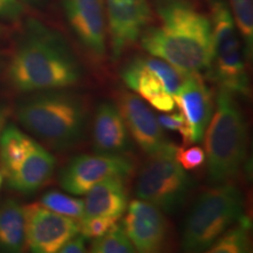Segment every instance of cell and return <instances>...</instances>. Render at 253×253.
I'll return each mask as SVG.
<instances>
[{
	"instance_id": "6da1fadb",
	"label": "cell",
	"mask_w": 253,
	"mask_h": 253,
	"mask_svg": "<svg viewBox=\"0 0 253 253\" xmlns=\"http://www.w3.org/2000/svg\"><path fill=\"white\" fill-rule=\"evenodd\" d=\"M158 25L142 32L141 46L185 73L208 72L212 62L210 18L191 0H154Z\"/></svg>"
},
{
	"instance_id": "7a4b0ae2",
	"label": "cell",
	"mask_w": 253,
	"mask_h": 253,
	"mask_svg": "<svg viewBox=\"0 0 253 253\" xmlns=\"http://www.w3.org/2000/svg\"><path fill=\"white\" fill-rule=\"evenodd\" d=\"M7 78L20 93L66 89L82 79V67L67 40L36 19L25 24L8 63Z\"/></svg>"
},
{
	"instance_id": "3957f363",
	"label": "cell",
	"mask_w": 253,
	"mask_h": 253,
	"mask_svg": "<svg viewBox=\"0 0 253 253\" xmlns=\"http://www.w3.org/2000/svg\"><path fill=\"white\" fill-rule=\"evenodd\" d=\"M28 131L56 149H67L82 140L88 108L80 95L65 89L36 91L21 100L15 110Z\"/></svg>"
},
{
	"instance_id": "277c9868",
	"label": "cell",
	"mask_w": 253,
	"mask_h": 253,
	"mask_svg": "<svg viewBox=\"0 0 253 253\" xmlns=\"http://www.w3.org/2000/svg\"><path fill=\"white\" fill-rule=\"evenodd\" d=\"M204 137L209 181L212 184L232 181L246 160L248 126L236 95L224 88L218 89L216 112Z\"/></svg>"
},
{
	"instance_id": "5b68a950",
	"label": "cell",
	"mask_w": 253,
	"mask_h": 253,
	"mask_svg": "<svg viewBox=\"0 0 253 253\" xmlns=\"http://www.w3.org/2000/svg\"><path fill=\"white\" fill-rule=\"evenodd\" d=\"M244 216V199L230 182L214 184L197 198L186 217L181 246L185 252H204Z\"/></svg>"
},
{
	"instance_id": "8992f818",
	"label": "cell",
	"mask_w": 253,
	"mask_h": 253,
	"mask_svg": "<svg viewBox=\"0 0 253 253\" xmlns=\"http://www.w3.org/2000/svg\"><path fill=\"white\" fill-rule=\"evenodd\" d=\"M55 158L46 148L8 125L0 135V173L14 191L31 195L42 188L55 169Z\"/></svg>"
},
{
	"instance_id": "52a82bcc",
	"label": "cell",
	"mask_w": 253,
	"mask_h": 253,
	"mask_svg": "<svg viewBox=\"0 0 253 253\" xmlns=\"http://www.w3.org/2000/svg\"><path fill=\"white\" fill-rule=\"evenodd\" d=\"M210 7L212 62L209 74L220 88L236 96H248L250 86L246 58L229 4L226 0H210Z\"/></svg>"
},
{
	"instance_id": "ba28073f",
	"label": "cell",
	"mask_w": 253,
	"mask_h": 253,
	"mask_svg": "<svg viewBox=\"0 0 253 253\" xmlns=\"http://www.w3.org/2000/svg\"><path fill=\"white\" fill-rule=\"evenodd\" d=\"M177 147L169 143L162 150L149 155L136 181L138 199L156 205L171 213L184 203L192 179L176 158Z\"/></svg>"
},
{
	"instance_id": "9c48e42d",
	"label": "cell",
	"mask_w": 253,
	"mask_h": 253,
	"mask_svg": "<svg viewBox=\"0 0 253 253\" xmlns=\"http://www.w3.org/2000/svg\"><path fill=\"white\" fill-rule=\"evenodd\" d=\"M66 20L78 42L95 62L107 56L106 7L103 0H61Z\"/></svg>"
},
{
	"instance_id": "30bf717a",
	"label": "cell",
	"mask_w": 253,
	"mask_h": 253,
	"mask_svg": "<svg viewBox=\"0 0 253 253\" xmlns=\"http://www.w3.org/2000/svg\"><path fill=\"white\" fill-rule=\"evenodd\" d=\"M134 162L123 155H80L61 170L59 184L71 195H86L95 184L112 176L128 177Z\"/></svg>"
},
{
	"instance_id": "8fae6325",
	"label": "cell",
	"mask_w": 253,
	"mask_h": 253,
	"mask_svg": "<svg viewBox=\"0 0 253 253\" xmlns=\"http://www.w3.org/2000/svg\"><path fill=\"white\" fill-rule=\"evenodd\" d=\"M25 236L32 252L55 253L80 233V221L56 213L41 203L24 207Z\"/></svg>"
},
{
	"instance_id": "7c38bea8",
	"label": "cell",
	"mask_w": 253,
	"mask_h": 253,
	"mask_svg": "<svg viewBox=\"0 0 253 253\" xmlns=\"http://www.w3.org/2000/svg\"><path fill=\"white\" fill-rule=\"evenodd\" d=\"M108 25L110 54L119 60L140 39L153 21L149 0H103Z\"/></svg>"
},
{
	"instance_id": "4fadbf2b",
	"label": "cell",
	"mask_w": 253,
	"mask_h": 253,
	"mask_svg": "<svg viewBox=\"0 0 253 253\" xmlns=\"http://www.w3.org/2000/svg\"><path fill=\"white\" fill-rule=\"evenodd\" d=\"M122 226L136 251L141 253L161 251L169 233L163 211L142 199H135L129 204Z\"/></svg>"
},
{
	"instance_id": "5bb4252c",
	"label": "cell",
	"mask_w": 253,
	"mask_h": 253,
	"mask_svg": "<svg viewBox=\"0 0 253 253\" xmlns=\"http://www.w3.org/2000/svg\"><path fill=\"white\" fill-rule=\"evenodd\" d=\"M129 135L145 154L153 155L166 148L168 142L157 116L142 97L130 91L119 95V107Z\"/></svg>"
},
{
	"instance_id": "9a60e30c",
	"label": "cell",
	"mask_w": 253,
	"mask_h": 253,
	"mask_svg": "<svg viewBox=\"0 0 253 253\" xmlns=\"http://www.w3.org/2000/svg\"><path fill=\"white\" fill-rule=\"evenodd\" d=\"M173 100L185 119L189 144L201 142L213 113L211 91L201 73H189L181 89L173 95Z\"/></svg>"
},
{
	"instance_id": "2e32d148",
	"label": "cell",
	"mask_w": 253,
	"mask_h": 253,
	"mask_svg": "<svg viewBox=\"0 0 253 253\" xmlns=\"http://www.w3.org/2000/svg\"><path fill=\"white\" fill-rule=\"evenodd\" d=\"M93 147L96 154L123 155L130 148V136L121 112L115 104L97 107L93 125Z\"/></svg>"
},
{
	"instance_id": "e0dca14e",
	"label": "cell",
	"mask_w": 253,
	"mask_h": 253,
	"mask_svg": "<svg viewBox=\"0 0 253 253\" xmlns=\"http://www.w3.org/2000/svg\"><path fill=\"white\" fill-rule=\"evenodd\" d=\"M121 78L126 87L160 112L170 113L176 108L173 96L164 88L154 72L144 63L143 58H135L123 67Z\"/></svg>"
},
{
	"instance_id": "ac0fdd59",
	"label": "cell",
	"mask_w": 253,
	"mask_h": 253,
	"mask_svg": "<svg viewBox=\"0 0 253 253\" xmlns=\"http://www.w3.org/2000/svg\"><path fill=\"white\" fill-rule=\"evenodd\" d=\"M126 177L112 176L95 184L86 194L82 219L96 216L119 218L128 207Z\"/></svg>"
},
{
	"instance_id": "d6986e66",
	"label": "cell",
	"mask_w": 253,
	"mask_h": 253,
	"mask_svg": "<svg viewBox=\"0 0 253 253\" xmlns=\"http://www.w3.org/2000/svg\"><path fill=\"white\" fill-rule=\"evenodd\" d=\"M25 244L24 207L15 199L8 198L0 207V249L7 252H21Z\"/></svg>"
},
{
	"instance_id": "ffe728a7",
	"label": "cell",
	"mask_w": 253,
	"mask_h": 253,
	"mask_svg": "<svg viewBox=\"0 0 253 253\" xmlns=\"http://www.w3.org/2000/svg\"><path fill=\"white\" fill-rule=\"evenodd\" d=\"M251 220L243 216L237 223L221 233L208 252L211 253H248L251 251Z\"/></svg>"
},
{
	"instance_id": "44dd1931",
	"label": "cell",
	"mask_w": 253,
	"mask_h": 253,
	"mask_svg": "<svg viewBox=\"0 0 253 253\" xmlns=\"http://www.w3.org/2000/svg\"><path fill=\"white\" fill-rule=\"evenodd\" d=\"M231 7L233 20L244 43L246 60L252 59L253 53V0H226Z\"/></svg>"
},
{
	"instance_id": "7402d4cb",
	"label": "cell",
	"mask_w": 253,
	"mask_h": 253,
	"mask_svg": "<svg viewBox=\"0 0 253 253\" xmlns=\"http://www.w3.org/2000/svg\"><path fill=\"white\" fill-rule=\"evenodd\" d=\"M90 251L94 253H132L136 250L123 226L115 223L104 235L93 239Z\"/></svg>"
},
{
	"instance_id": "603a6c76",
	"label": "cell",
	"mask_w": 253,
	"mask_h": 253,
	"mask_svg": "<svg viewBox=\"0 0 253 253\" xmlns=\"http://www.w3.org/2000/svg\"><path fill=\"white\" fill-rule=\"evenodd\" d=\"M143 60L147 67L151 72H154V74L163 84L164 88L172 96L181 89L189 73L183 72L171 65V63L166 61V60L156 58V56H143Z\"/></svg>"
},
{
	"instance_id": "cb8c5ba5",
	"label": "cell",
	"mask_w": 253,
	"mask_h": 253,
	"mask_svg": "<svg viewBox=\"0 0 253 253\" xmlns=\"http://www.w3.org/2000/svg\"><path fill=\"white\" fill-rule=\"evenodd\" d=\"M41 204L56 213L74 218L80 221L84 216V203L82 199L71 197L62 192L48 191L41 197Z\"/></svg>"
},
{
	"instance_id": "d4e9b609",
	"label": "cell",
	"mask_w": 253,
	"mask_h": 253,
	"mask_svg": "<svg viewBox=\"0 0 253 253\" xmlns=\"http://www.w3.org/2000/svg\"><path fill=\"white\" fill-rule=\"evenodd\" d=\"M119 218L108 216H96L80 220V232L87 239L99 238L108 231L114 224L118 223Z\"/></svg>"
},
{
	"instance_id": "484cf974",
	"label": "cell",
	"mask_w": 253,
	"mask_h": 253,
	"mask_svg": "<svg viewBox=\"0 0 253 253\" xmlns=\"http://www.w3.org/2000/svg\"><path fill=\"white\" fill-rule=\"evenodd\" d=\"M176 158L186 171L196 170L204 164L205 151L197 145H191L189 148H177Z\"/></svg>"
},
{
	"instance_id": "4316f807",
	"label": "cell",
	"mask_w": 253,
	"mask_h": 253,
	"mask_svg": "<svg viewBox=\"0 0 253 253\" xmlns=\"http://www.w3.org/2000/svg\"><path fill=\"white\" fill-rule=\"evenodd\" d=\"M158 122L162 126L163 129L171 131L179 132L184 142V147L189 145V131L184 116L181 113H173V114H163V115L157 116Z\"/></svg>"
},
{
	"instance_id": "83f0119b",
	"label": "cell",
	"mask_w": 253,
	"mask_h": 253,
	"mask_svg": "<svg viewBox=\"0 0 253 253\" xmlns=\"http://www.w3.org/2000/svg\"><path fill=\"white\" fill-rule=\"evenodd\" d=\"M24 13L25 6L20 0H0V20L17 23Z\"/></svg>"
},
{
	"instance_id": "f1b7e54d",
	"label": "cell",
	"mask_w": 253,
	"mask_h": 253,
	"mask_svg": "<svg viewBox=\"0 0 253 253\" xmlns=\"http://www.w3.org/2000/svg\"><path fill=\"white\" fill-rule=\"evenodd\" d=\"M86 240L87 238L84 235L74 236L68 242L62 245L59 250L60 253H84L87 252L86 250Z\"/></svg>"
},
{
	"instance_id": "f546056e",
	"label": "cell",
	"mask_w": 253,
	"mask_h": 253,
	"mask_svg": "<svg viewBox=\"0 0 253 253\" xmlns=\"http://www.w3.org/2000/svg\"><path fill=\"white\" fill-rule=\"evenodd\" d=\"M8 108L6 106H2L0 104V135H1L2 130H4L5 125H6V120L8 118Z\"/></svg>"
},
{
	"instance_id": "4dcf8cb0",
	"label": "cell",
	"mask_w": 253,
	"mask_h": 253,
	"mask_svg": "<svg viewBox=\"0 0 253 253\" xmlns=\"http://www.w3.org/2000/svg\"><path fill=\"white\" fill-rule=\"evenodd\" d=\"M24 5H30V6H42L47 0H20Z\"/></svg>"
},
{
	"instance_id": "1f68e13d",
	"label": "cell",
	"mask_w": 253,
	"mask_h": 253,
	"mask_svg": "<svg viewBox=\"0 0 253 253\" xmlns=\"http://www.w3.org/2000/svg\"><path fill=\"white\" fill-rule=\"evenodd\" d=\"M9 31H11V30H9L7 26H5V25L0 24V40L5 39V38L8 36Z\"/></svg>"
},
{
	"instance_id": "d6a6232c",
	"label": "cell",
	"mask_w": 253,
	"mask_h": 253,
	"mask_svg": "<svg viewBox=\"0 0 253 253\" xmlns=\"http://www.w3.org/2000/svg\"><path fill=\"white\" fill-rule=\"evenodd\" d=\"M1 184H2V175L0 173V186H1Z\"/></svg>"
}]
</instances>
